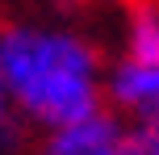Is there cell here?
<instances>
[{
	"instance_id": "1",
	"label": "cell",
	"mask_w": 159,
	"mask_h": 155,
	"mask_svg": "<svg viewBox=\"0 0 159 155\" xmlns=\"http://www.w3.org/2000/svg\"><path fill=\"white\" fill-rule=\"evenodd\" d=\"M105 55L88 34L42 21H0V75L25 130L75 126L105 109Z\"/></svg>"
},
{
	"instance_id": "2",
	"label": "cell",
	"mask_w": 159,
	"mask_h": 155,
	"mask_svg": "<svg viewBox=\"0 0 159 155\" xmlns=\"http://www.w3.org/2000/svg\"><path fill=\"white\" fill-rule=\"evenodd\" d=\"M105 105L121 117V122H155L159 117V67L143 63H117L105 71Z\"/></svg>"
},
{
	"instance_id": "3",
	"label": "cell",
	"mask_w": 159,
	"mask_h": 155,
	"mask_svg": "<svg viewBox=\"0 0 159 155\" xmlns=\"http://www.w3.org/2000/svg\"><path fill=\"white\" fill-rule=\"evenodd\" d=\"M126 130H130V122H121V117L105 105L101 113L84 117V122H75V126L38 134L30 155H109L121 139H126Z\"/></svg>"
},
{
	"instance_id": "4",
	"label": "cell",
	"mask_w": 159,
	"mask_h": 155,
	"mask_svg": "<svg viewBox=\"0 0 159 155\" xmlns=\"http://www.w3.org/2000/svg\"><path fill=\"white\" fill-rule=\"evenodd\" d=\"M126 63L159 67V4L155 0H138L130 4L126 17Z\"/></svg>"
},
{
	"instance_id": "5",
	"label": "cell",
	"mask_w": 159,
	"mask_h": 155,
	"mask_svg": "<svg viewBox=\"0 0 159 155\" xmlns=\"http://www.w3.org/2000/svg\"><path fill=\"white\" fill-rule=\"evenodd\" d=\"M34 134L25 130V122L17 117V105L8 97V84L0 75V155H30Z\"/></svg>"
},
{
	"instance_id": "6",
	"label": "cell",
	"mask_w": 159,
	"mask_h": 155,
	"mask_svg": "<svg viewBox=\"0 0 159 155\" xmlns=\"http://www.w3.org/2000/svg\"><path fill=\"white\" fill-rule=\"evenodd\" d=\"M109 155H151V147H147V143H143V134L130 126V130H126V139H121Z\"/></svg>"
},
{
	"instance_id": "7",
	"label": "cell",
	"mask_w": 159,
	"mask_h": 155,
	"mask_svg": "<svg viewBox=\"0 0 159 155\" xmlns=\"http://www.w3.org/2000/svg\"><path fill=\"white\" fill-rule=\"evenodd\" d=\"M134 130L143 134V143L151 147V155H159V117H155V122H138Z\"/></svg>"
},
{
	"instance_id": "8",
	"label": "cell",
	"mask_w": 159,
	"mask_h": 155,
	"mask_svg": "<svg viewBox=\"0 0 159 155\" xmlns=\"http://www.w3.org/2000/svg\"><path fill=\"white\" fill-rule=\"evenodd\" d=\"M126 4H138V0H126Z\"/></svg>"
}]
</instances>
